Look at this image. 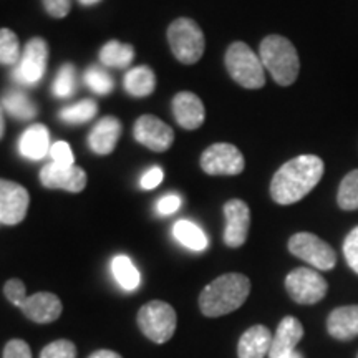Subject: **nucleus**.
I'll return each mask as SVG.
<instances>
[{
  "instance_id": "nucleus-32",
  "label": "nucleus",
  "mask_w": 358,
  "mask_h": 358,
  "mask_svg": "<svg viewBox=\"0 0 358 358\" xmlns=\"http://www.w3.org/2000/svg\"><path fill=\"white\" fill-rule=\"evenodd\" d=\"M40 358H77V348L70 340H57L43 348Z\"/></svg>"
},
{
  "instance_id": "nucleus-20",
  "label": "nucleus",
  "mask_w": 358,
  "mask_h": 358,
  "mask_svg": "<svg viewBox=\"0 0 358 358\" xmlns=\"http://www.w3.org/2000/svg\"><path fill=\"white\" fill-rule=\"evenodd\" d=\"M327 330L330 337L342 340L358 337V306H343L330 312L327 319Z\"/></svg>"
},
{
  "instance_id": "nucleus-15",
  "label": "nucleus",
  "mask_w": 358,
  "mask_h": 358,
  "mask_svg": "<svg viewBox=\"0 0 358 358\" xmlns=\"http://www.w3.org/2000/svg\"><path fill=\"white\" fill-rule=\"evenodd\" d=\"M25 313L27 319L37 324H50L62 315L64 306L62 301L52 292H37L29 295L19 307Z\"/></svg>"
},
{
  "instance_id": "nucleus-16",
  "label": "nucleus",
  "mask_w": 358,
  "mask_h": 358,
  "mask_svg": "<svg viewBox=\"0 0 358 358\" xmlns=\"http://www.w3.org/2000/svg\"><path fill=\"white\" fill-rule=\"evenodd\" d=\"M173 115L178 124L185 129H198L206 120V110L198 95L181 92L173 98Z\"/></svg>"
},
{
  "instance_id": "nucleus-33",
  "label": "nucleus",
  "mask_w": 358,
  "mask_h": 358,
  "mask_svg": "<svg viewBox=\"0 0 358 358\" xmlns=\"http://www.w3.org/2000/svg\"><path fill=\"white\" fill-rule=\"evenodd\" d=\"M343 256L352 271L358 274V226L353 227L343 241Z\"/></svg>"
},
{
  "instance_id": "nucleus-30",
  "label": "nucleus",
  "mask_w": 358,
  "mask_h": 358,
  "mask_svg": "<svg viewBox=\"0 0 358 358\" xmlns=\"http://www.w3.org/2000/svg\"><path fill=\"white\" fill-rule=\"evenodd\" d=\"M53 95L58 98H70L77 92V70L71 64L62 65L53 80Z\"/></svg>"
},
{
  "instance_id": "nucleus-37",
  "label": "nucleus",
  "mask_w": 358,
  "mask_h": 358,
  "mask_svg": "<svg viewBox=\"0 0 358 358\" xmlns=\"http://www.w3.org/2000/svg\"><path fill=\"white\" fill-rule=\"evenodd\" d=\"M3 358H32V350L24 340H10L3 348Z\"/></svg>"
},
{
  "instance_id": "nucleus-13",
  "label": "nucleus",
  "mask_w": 358,
  "mask_h": 358,
  "mask_svg": "<svg viewBox=\"0 0 358 358\" xmlns=\"http://www.w3.org/2000/svg\"><path fill=\"white\" fill-rule=\"evenodd\" d=\"M224 217H226V229H224V244L227 248H241L248 241L250 227V209L243 199H231L224 204Z\"/></svg>"
},
{
  "instance_id": "nucleus-9",
  "label": "nucleus",
  "mask_w": 358,
  "mask_h": 358,
  "mask_svg": "<svg viewBox=\"0 0 358 358\" xmlns=\"http://www.w3.org/2000/svg\"><path fill=\"white\" fill-rule=\"evenodd\" d=\"M285 289L294 302L312 306L325 297L329 284L315 268L299 267L285 277Z\"/></svg>"
},
{
  "instance_id": "nucleus-1",
  "label": "nucleus",
  "mask_w": 358,
  "mask_h": 358,
  "mask_svg": "<svg viewBox=\"0 0 358 358\" xmlns=\"http://www.w3.org/2000/svg\"><path fill=\"white\" fill-rule=\"evenodd\" d=\"M324 161L315 155H301L277 169L271 181V198L280 206L306 198L324 176Z\"/></svg>"
},
{
  "instance_id": "nucleus-36",
  "label": "nucleus",
  "mask_w": 358,
  "mask_h": 358,
  "mask_svg": "<svg viewBox=\"0 0 358 358\" xmlns=\"http://www.w3.org/2000/svg\"><path fill=\"white\" fill-rule=\"evenodd\" d=\"M43 8L53 19H64L70 13L71 0H42Z\"/></svg>"
},
{
  "instance_id": "nucleus-24",
  "label": "nucleus",
  "mask_w": 358,
  "mask_h": 358,
  "mask_svg": "<svg viewBox=\"0 0 358 358\" xmlns=\"http://www.w3.org/2000/svg\"><path fill=\"white\" fill-rule=\"evenodd\" d=\"M173 236L179 244L185 245L186 249L194 250V252H203L209 245L208 236L201 229L198 224L181 219L173 226Z\"/></svg>"
},
{
  "instance_id": "nucleus-25",
  "label": "nucleus",
  "mask_w": 358,
  "mask_h": 358,
  "mask_svg": "<svg viewBox=\"0 0 358 358\" xmlns=\"http://www.w3.org/2000/svg\"><path fill=\"white\" fill-rule=\"evenodd\" d=\"M111 272H113L115 280L118 282L120 287L127 292H133L140 287L141 275L128 256H123V254L116 256L111 261Z\"/></svg>"
},
{
  "instance_id": "nucleus-6",
  "label": "nucleus",
  "mask_w": 358,
  "mask_h": 358,
  "mask_svg": "<svg viewBox=\"0 0 358 358\" xmlns=\"http://www.w3.org/2000/svg\"><path fill=\"white\" fill-rule=\"evenodd\" d=\"M176 310L163 301H151L138 312V325L151 342L166 343L176 330Z\"/></svg>"
},
{
  "instance_id": "nucleus-17",
  "label": "nucleus",
  "mask_w": 358,
  "mask_h": 358,
  "mask_svg": "<svg viewBox=\"0 0 358 358\" xmlns=\"http://www.w3.org/2000/svg\"><path fill=\"white\" fill-rule=\"evenodd\" d=\"M303 337V325L295 317H284L272 337L268 358H284L290 355Z\"/></svg>"
},
{
  "instance_id": "nucleus-39",
  "label": "nucleus",
  "mask_w": 358,
  "mask_h": 358,
  "mask_svg": "<svg viewBox=\"0 0 358 358\" xmlns=\"http://www.w3.org/2000/svg\"><path fill=\"white\" fill-rule=\"evenodd\" d=\"M163 178H164L163 169H161L159 166H153V168L148 169L145 174H143L140 185H141L143 189H146V191L155 189V187H158L161 185Z\"/></svg>"
},
{
  "instance_id": "nucleus-8",
  "label": "nucleus",
  "mask_w": 358,
  "mask_h": 358,
  "mask_svg": "<svg viewBox=\"0 0 358 358\" xmlns=\"http://www.w3.org/2000/svg\"><path fill=\"white\" fill-rule=\"evenodd\" d=\"M48 62V43L43 38L29 40L19 64L13 66L12 78L22 87H35L43 78Z\"/></svg>"
},
{
  "instance_id": "nucleus-23",
  "label": "nucleus",
  "mask_w": 358,
  "mask_h": 358,
  "mask_svg": "<svg viewBox=\"0 0 358 358\" xmlns=\"http://www.w3.org/2000/svg\"><path fill=\"white\" fill-rule=\"evenodd\" d=\"M156 88V75L150 66L141 65L128 70L124 75V90L134 98L150 96Z\"/></svg>"
},
{
  "instance_id": "nucleus-41",
  "label": "nucleus",
  "mask_w": 358,
  "mask_h": 358,
  "mask_svg": "<svg viewBox=\"0 0 358 358\" xmlns=\"http://www.w3.org/2000/svg\"><path fill=\"white\" fill-rule=\"evenodd\" d=\"M3 133H6V120H3V110L0 106V140L3 138Z\"/></svg>"
},
{
  "instance_id": "nucleus-7",
  "label": "nucleus",
  "mask_w": 358,
  "mask_h": 358,
  "mask_svg": "<svg viewBox=\"0 0 358 358\" xmlns=\"http://www.w3.org/2000/svg\"><path fill=\"white\" fill-rule=\"evenodd\" d=\"M289 250L295 257L310 264L315 271H330L337 264V254L325 241L312 232H297L289 239Z\"/></svg>"
},
{
  "instance_id": "nucleus-19",
  "label": "nucleus",
  "mask_w": 358,
  "mask_h": 358,
  "mask_svg": "<svg viewBox=\"0 0 358 358\" xmlns=\"http://www.w3.org/2000/svg\"><path fill=\"white\" fill-rule=\"evenodd\" d=\"M50 131L45 124H32L22 133L19 140V151L24 158L30 161L43 159L50 153Z\"/></svg>"
},
{
  "instance_id": "nucleus-26",
  "label": "nucleus",
  "mask_w": 358,
  "mask_h": 358,
  "mask_svg": "<svg viewBox=\"0 0 358 358\" xmlns=\"http://www.w3.org/2000/svg\"><path fill=\"white\" fill-rule=\"evenodd\" d=\"M134 58V50L131 45L120 43L118 40H111L105 43L100 50V60L105 66L111 69H127Z\"/></svg>"
},
{
  "instance_id": "nucleus-12",
  "label": "nucleus",
  "mask_w": 358,
  "mask_h": 358,
  "mask_svg": "<svg viewBox=\"0 0 358 358\" xmlns=\"http://www.w3.org/2000/svg\"><path fill=\"white\" fill-rule=\"evenodd\" d=\"M29 191L19 182L0 179V222L17 226L24 221L29 211Z\"/></svg>"
},
{
  "instance_id": "nucleus-11",
  "label": "nucleus",
  "mask_w": 358,
  "mask_h": 358,
  "mask_svg": "<svg viewBox=\"0 0 358 358\" xmlns=\"http://www.w3.org/2000/svg\"><path fill=\"white\" fill-rule=\"evenodd\" d=\"M133 136L140 145L146 146L155 153H164L173 146L174 131L166 123L153 115H143L136 120Z\"/></svg>"
},
{
  "instance_id": "nucleus-14",
  "label": "nucleus",
  "mask_w": 358,
  "mask_h": 358,
  "mask_svg": "<svg viewBox=\"0 0 358 358\" xmlns=\"http://www.w3.org/2000/svg\"><path fill=\"white\" fill-rule=\"evenodd\" d=\"M40 182L48 189L80 192L87 186V173L77 164L62 166V164L50 163L40 169Z\"/></svg>"
},
{
  "instance_id": "nucleus-31",
  "label": "nucleus",
  "mask_w": 358,
  "mask_h": 358,
  "mask_svg": "<svg viewBox=\"0 0 358 358\" xmlns=\"http://www.w3.org/2000/svg\"><path fill=\"white\" fill-rule=\"evenodd\" d=\"M85 83L96 95H108L113 92L115 88V80L111 78V75L106 70H103L101 66H90L85 71Z\"/></svg>"
},
{
  "instance_id": "nucleus-10",
  "label": "nucleus",
  "mask_w": 358,
  "mask_h": 358,
  "mask_svg": "<svg viewBox=\"0 0 358 358\" xmlns=\"http://www.w3.org/2000/svg\"><path fill=\"white\" fill-rule=\"evenodd\" d=\"M201 168L211 176H237L244 171L245 161L237 146L231 143H214L201 155Z\"/></svg>"
},
{
  "instance_id": "nucleus-35",
  "label": "nucleus",
  "mask_w": 358,
  "mask_h": 358,
  "mask_svg": "<svg viewBox=\"0 0 358 358\" xmlns=\"http://www.w3.org/2000/svg\"><path fill=\"white\" fill-rule=\"evenodd\" d=\"M3 294H6V297L15 307H20L22 302L29 297V295H27V290H25V284L19 279L8 280L7 284L3 285Z\"/></svg>"
},
{
  "instance_id": "nucleus-28",
  "label": "nucleus",
  "mask_w": 358,
  "mask_h": 358,
  "mask_svg": "<svg viewBox=\"0 0 358 358\" xmlns=\"http://www.w3.org/2000/svg\"><path fill=\"white\" fill-rule=\"evenodd\" d=\"M337 204L343 211H357L358 209V169H353L340 181Z\"/></svg>"
},
{
  "instance_id": "nucleus-4",
  "label": "nucleus",
  "mask_w": 358,
  "mask_h": 358,
  "mask_svg": "<svg viewBox=\"0 0 358 358\" xmlns=\"http://www.w3.org/2000/svg\"><path fill=\"white\" fill-rule=\"evenodd\" d=\"M227 73L237 85L248 90H259L266 85L261 58L248 43L234 42L229 45L224 57Z\"/></svg>"
},
{
  "instance_id": "nucleus-18",
  "label": "nucleus",
  "mask_w": 358,
  "mask_h": 358,
  "mask_svg": "<svg viewBox=\"0 0 358 358\" xmlns=\"http://www.w3.org/2000/svg\"><path fill=\"white\" fill-rule=\"evenodd\" d=\"M122 134V123L115 116H105L88 134V146L95 155L106 156L115 151Z\"/></svg>"
},
{
  "instance_id": "nucleus-43",
  "label": "nucleus",
  "mask_w": 358,
  "mask_h": 358,
  "mask_svg": "<svg viewBox=\"0 0 358 358\" xmlns=\"http://www.w3.org/2000/svg\"><path fill=\"white\" fill-rule=\"evenodd\" d=\"M284 358H303V355L301 352H297V350H294L292 353H290V355H287V357H284Z\"/></svg>"
},
{
  "instance_id": "nucleus-29",
  "label": "nucleus",
  "mask_w": 358,
  "mask_h": 358,
  "mask_svg": "<svg viewBox=\"0 0 358 358\" xmlns=\"http://www.w3.org/2000/svg\"><path fill=\"white\" fill-rule=\"evenodd\" d=\"M20 57V43L15 32H12L10 29H0V65L15 66Z\"/></svg>"
},
{
  "instance_id": "nucleus-3",
  "label": "nucleus",
  "mask_w": 358,
  "mask_h": 358,
  "mask_svg": "<svg viewBox=\"0 0 358 358\" xmlns=\"http://www.w3.org/2000/svg\"><path fill=\"white\" fill-rule=\"evenodd\" d=\"M259 58L274 82L290 87L301 71V58L294 43L282 35H267L259 45Z\"/></svg>"
},
{
  "instance_id": "nucleus-38",
  "label": "nucleus",
  "mask_w": 358,
  "mask_h": 358,
  "mask_svg": "<svg viewBox=\"0 0 358 358\" xmlns=\"http://www.w3.org/2000/svg\"><path fill=\"white\" fill-rule=\"evenodd\" d=\"M181 203L182 201L178 194H166L158 199V203H156V211H158L161 216H169V214H174L179 208H181Z\"/></svg>"
},
{
  "instance_id": "nucleus-42",
  "label": "nucleus",
  "mask_w": 358,
  "mask_h": 358,
  "mask_svg": "<svg viewBox=\"0 0 358 358\" xmlns=\"http://www.w3.org/2000/svg\"><path fill=\"white\" fill-rule=\"evenodd\" d=\"M78 2L85 7H93V6H96V3H100L101 0H78Z\"/></svg>"
},
{
  "instance_id": "nucleus-27",
  "label": "nucleus",
  "mask_w": 358,
  "mask_h": 358,
  "mask_svg": "<svg viewBox=\"0 0 358 358\" xmlns=\"http://www.w3.org/2000/svg\"><path fill=\"white\" fill-rule=\"evenodd\" d=\"M98 105L93 100H82L60 110V120L66 124H83L95 118Z\"/></svg>"
},
{
  "instance_id": "nucleus-5",
  "label": "nucleus",
  "mask_w": 358,
  "mask_h": 358,
  "mask_svg": "<svg viewBox=\"0 0 358 358\" xmlns=\"http://www.w3.org/2000/svg\"><path fill=\"white\" fill-rule=\"evenodd\" d=\"M168 42L173 55L185 65H194L204 55L206 40L201 27L194 20L176 19L168 29Z\"/></svg>"
},
{
  "instance_id": "nucleus-21",
  "label": "nucleus",
  "mask_w": 358,
  "mask_h": 358,
  "mask_svg": "<svg viewBox=\"0 0 358 358\" xmlns=\"http://www.w3.org/2000/svg\"><path fill=\"white\" fill-rule=\"evenodd\" d=\"M274 335L264 325H254L245 330L237 345V355L239 358H264L268 357L271 343Z\"/></svg>"
},
{
  "instance_id": "nucleus-2",
  "label": "nucleus",
  "mask_w": 358,
  "mask_h": 358,
  "mask_svg": "<svg viewBox=\"0 0 358 358\" xmlns=\"http://www.w3.org/2000/svg\"><path fill=\"white\" fill-rule=\"evenodd\" d=\"M250 294V280L244 274H224L208 284L199 295V308L206 317H222L243 307Z\"/></svg>"
},
{
  "instance_id": "nucleus-22",
  "label": "nucleus",
  "mask_w": 358,
  "mask_h": 358,
  "mask_svg": "<svg viewBox=\"0 0 358 358\" xmlns=\"http://www.w3.org/2000/svg\"><path fill=\"white\" fill-rule=\"evenodd\" d=\"M2 108L7 111L12 118L15 120H32L37 115V105L30 100V96L27 95L24 90L20 88H12L7 90L2 96Z\"/></svg>"
},
{
  "instance_id": "nucleus-34",
  "label": "nucleus",
  "mask_w": 358,
  "mask_h": 358,
  "mask_svg": "<svg viewBox=\"0 0 358 358\" xmlns=\"http://www.w3.org/2000/svg\"><path fill=\"white\" fill-rule=\"evenodd\" d=\"M48 155H50L52 163H55V164H62V166H71V164H75V158H73V153H71V148L69 143H65V141L53 143L50 148V153Z\"/></svg>"
},
{
  "instance_id": "nucleus-40",
  "label": "nucleus",
  "mask_w": 358,
  "mask_h": 358,
  "mask_svg": "<svg viewBox=\"0 0 358 358\" xmlns=\"http://www.w3.org/2000/svg\"><path fill=\"white\" fill-rule=\"evenodd\" d=\"M88 358H122V355H118V353L111 350H98L95 353H92Z\"/></svg>"
}]
</instances>
